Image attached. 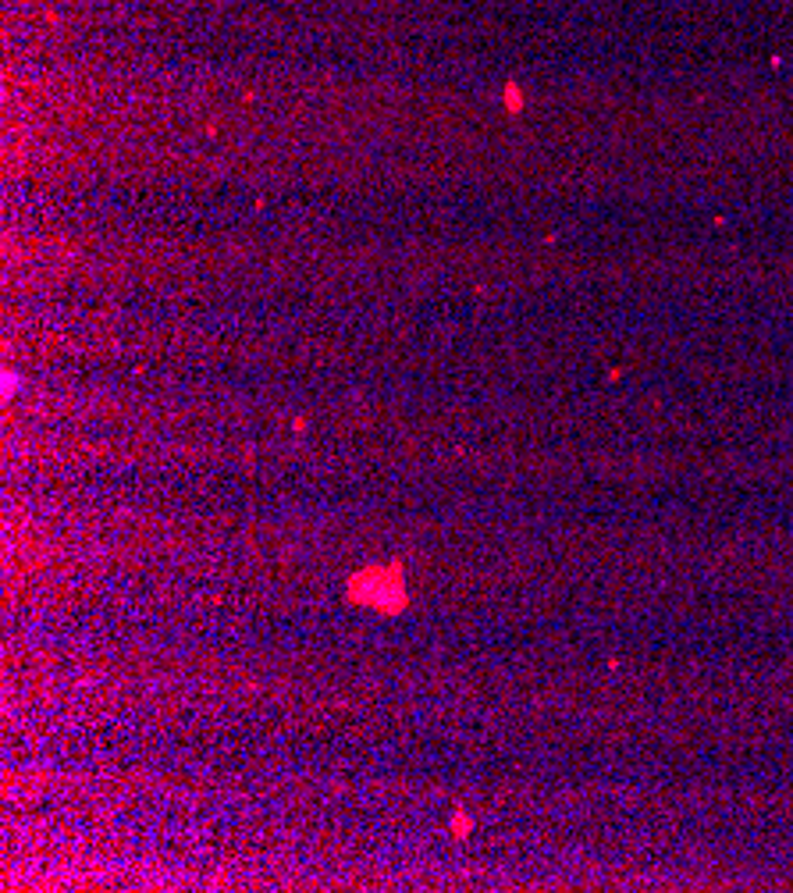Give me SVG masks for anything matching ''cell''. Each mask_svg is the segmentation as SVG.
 Masks as SVG:
<instances>
[{"instance_id":"obj_1","label":"cell","mask_w":793,"mask_h":893,"mask_svg":"<svg viewBox=\"0 0 793 893\" xmlns=\"http://www.w3.org/2000/svg\"><path fill=\"white\" fill-rule=\"evenodd\" d=\"M349 602L356 605H370L381 612H402L406 609V580H402V566H367L349 577Z\"/></svg>"},{"instance_id":"obj_2","label":"cell","mask_w":793,"mask_h":893,"mask_svg":"<svg viewBox=\"0 0 793 893\" xmlns=\"http://www.w3.org/2000/svg\"><path fill=\"white\" fill-rule=\"evenodd\" d=\"M448 829H452V837H455V840H463V837H470V829H473V819H466V815H455Z\"/></svg>"},{"instance_id":"obj_3","label":"cell","mask_w":793,"mask_h":893,"mask_svg":"<svg viewBox=\"0 0 793 893\" xmlns=\"http://www.w3.org/2000/svg\"><path fill=\"white\" fill-rule=\"evenodd\" d=\"M509 107L520 111V93H516V86H509Z\"/></svg>"}]
</instances>
